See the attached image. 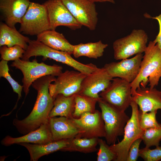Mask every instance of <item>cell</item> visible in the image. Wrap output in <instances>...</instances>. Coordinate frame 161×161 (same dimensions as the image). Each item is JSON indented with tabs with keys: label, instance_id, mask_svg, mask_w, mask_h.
<instances>
[{
	"label": "cell",
	"instance_id": "obj_4",
	"mask_svg": "<svg viewBox=\"0 0 161 161\" xmlns=\"http://www.w3.org/2000/svg\"><path fill=\"white\" fill-rule=\"evenodd\" d=\"M10 66L19 69L22 73V81L25 97L29 92L30 87L35 80L48 75L57 76L62 72L63 69L61 66L55 64L50 65L43 62L39 63L35 59L30 61L19 58L14 61Z\"/></svg>",
	"mask_w": 161,
	"mask_h": 161
},
{
	"label": "cell",
	"instance_id": "obj_2",
	"mask_svg": "<svg viewBox=\"0 0 161 161\" xmlns=\"http://www.w3.org/2000/svg\"><path fill=\"white\" fill-rule=\"evenodd\" d=\"M144 52L139 73L131 83L132 96L138 87H146L148 83L150 88H154L161 77V50L157 43L150 41Z\"/></svg>",
	"mask_w": 161,
	"mask_h": 161
},
{
	"label": "cell",
	"instance_id": "obj_9",
	"mask_svg": "<svg viewBox=\"0 0 161 161\" xmlns=\"http://www.w3.org/2000/svg\"><path fill=\"white\" fill-rule=\"evenodd\" d=\"M99 95L108 103L123 111L130 106L132 100L131 83L118 78H113L108 86Z\"/></svg>",
	"mask_w": 161,
	"mask_h": 161
},
{
	"label": "cell",
	"instance_id": "obj_26",
	"mask_svg": "<svg viewBox=\"0 0 161 161\" xmlns=\"http://www.w3.org/2000/svg\"><path fill=\"white\" fill-rule=\"evenodd\" d=\"M99 98H95L80 94L76 95L73 117L78 118L84 113L94 112L96 110V104Z\"/></svg>",
	"mask_w": 161,
	"mask_h": 161
},
{
	"label": "cell",
	"instance_id": "obj_20",
	"mask_svg": "<svg viewBox=\"0 0 161 161\" xmlns=\"http://www.w3.org/2000/svg\"><path fill=\"white\" fill-rule=\"evenodd\" d=\"M70 139L53 141L42 144L22 143L19 145L24 147L28 151L30 161H37L43 156L58 151H61L67 145Z\"/></svg>",
	"mask_w": 161,
	"mask_h": 161
},
{
	"label": "cell",
	"instance_id": "obj_6",
	"mask_svg": "<svg viewBox=\"0 0 161 161\" xmlns=\"http://www.w3.org/2000/svg\"><path fill=\"white\" fill-rule=\"evenodd\" d=\"M131 114L124 128L123 138L121 141L109 146L116 156L115 161H127L130 147L137 139L141 138L144 131L139 123L138 106L133 100L130 104Z\"/></svg>",
	"mask_w": 161,
	"mask_h": 161
},
{
	"label": "cell",
	"instance_id": "obj_28",
	"mask_svg": "<svg viewBox=\"0 0 161 161\" xmlns=\"http://www.w3.org/2000/svg\"><path fill=\"white\" fill-rule=\"evenodd\" d=\"M8 61L3 59H1L0 61V77L5 78L11 85L13 92L18 94V102L21 97V92L23 89V86L19 84L10 75L7 64Z\"/></svg>",
	"mask_w": 161,
	"mask_h": 161
},
{
	"label": "cell",
	"instance_id": "obj_23",
	"mask_svg": "<svg viewBox=\"0 0 161 161\" xmlns=\"http://www.w3.org/2000/svg\"><path fill=\"white\" fill-rule=\"evenodd\" d=\"M76 95L65 96L61 94L58 95L55 98L53 106L49 113V118L57 116L68 118L72 117Z\"/></svg>",
	"mask_w": 161,
	"mask_h": 161
},
{
	"label": "cell",
	"instance_id": "obj_7",
	"mask_svg": "<svg viewBox=\"0 0 161 161\" xmlns=\"http://www.w3.org/2000/svg\"><path fill=\"white\" fill-rule=\"evenodd\" d=\"M19 32L30 35H38L50 29L47 9L43 4L31 2L20 24Z\"/></svg>",
	"mask_w": 161,
	"mask_h": 161
},
{
	"label": "cell",
	"instance_id": "obj_31",
	"mask_svg": "<svg viewBox=\"0 0 161 161\" xmlns=\"http://www.w3.org/2000/svg\"><path fill=\"white\" fill-rule=\"evenodd\" d=\"M98 144L99 148L97 153V161H115L116 155L106 141L99 138Z\"/></svg>",
	"mask_w": 161,
	"mask_h": 161
},
{
	"label": "cell",
	"instance_id": "obj_17",
	"mask_svg": "<svg viewBox=\"0 0 161 161\" xmlns=\"http://www.w3.org/2000/svg\"><path fill=\"white\" fill-rule=\"evenodd\" d=\"M53 141L49 122L38 129L24 135L17 137L7 135L1 141L2 145L8 146L14 144L27 143L42 144Z\"/></svg>",
	"mask_w": 161,
	"mask_h": 161
},
{
	"label": "cell",
	"instance_id": "obj_19",
	"mask_svg": "<svg viewBox=\"0 0 161 161\" xmlns=\"http://www.w3.org/2000/svg\"><path fill=\"white\" fill-rule=\"evenodd\" d=\"M49 123L53 141L72 139L79 133V129L70 118L55 117L49 118Z\"/></svg>",
	"mask_w": 161,
	"mask_h": 161
},
{
	"label": "cell",
	"instance_id": "obj_16",
	"mask_svg": "<svg viewBox=\"0 0 161 161\" xmlns=\"http://www.w3.org/2000/svg\"><path fill=\"white\" fill-rule=\"evenodd\" d=\"M29 0H0V11L5 23L12 27L20 24L30 3Z\"/></svg>",
	"mask_w": 161,
	"mask_h": 161
},
{
	"label": "cell",
	"instance_id": "obj_21",
	"mask_svg": "<svg viewBox=\"0 0 161 161\" xmlns=\"http://www.w3.org/2000/svg\"><path fill=\"white\" fill-rule=\"evenodd\" d=\"M36 40L52 49L72 54L73 46L64 35L55 30L46 31L37 36Z\"/></svg>",
	"mask_w": 161,
	"mask_h": 161
},
{
	"label": "cell",
	"instance_id": "obj_12",
	"mask_svg": "<svg viewBox=\"0 0 161 161\" xmlns=\"http://www.w3.org/2000/svg\"><path fill=\"white\" fill-rule=\"evenodd\" d=\"M79 131L76 137L85 138L105 137L104 123L101 113L96 110L93 113L87 112L78 118H70Z\"/></svg>",
	"mask_w": 161,
	"mask_h": 161
},
{
	"label": "cell",
	"instance_id": "obj_13",
	"mask_svg": "<svg viewBox=\"0 0 161 161\" xmlns=\"http://www.w3.org/2000/svg\"><path fill=\"white\" fill-rule=\"evenodd\" d=\"M47 9L51 30L64 26L72 30L80 28L82 25L74 18L61 0H47L43 4Z\"/></svg>",
	"mask_w": 161,
	"mask_h": 161
},
{
	"label": "cell",
	"instance_id": "obj_14",
	"mask_svg": "<svg viewBox=\"0 0 161 161\" xmlns=\"http://www.w3.org/2000/svg\"><path fill=\"white\" fill-rule=\"evenodd\" d=\"M143 56L142 53L138 54L130 59L106 64L103 67L113 78H120L131 83L139 73Z\"/></svg>",
	"mask_w": 161,
	"mask_h": 161
},
{
	"label": "cell",
	"instance_id": "obj_18",
	"mask_svg": "<svg viewBox=\"0 0 161 161\" xmlns=\"http://www.w3.org/2000/svg\"><path fill=\"white\" fill-rule=\"evenodd\" d=\"M142 113L161 110V91L153 88L138 87L132 96Z\"/></svg>",
	"mask_w": 161,
	"mask_h": 161
},
{
	"label": "cell",
	"instance_id": "obj_35",
	"mask_svg": "<svg viewBox=\"0 0 161 161\" xmlns=\"http://www.w3.org/2000/svg\"><path fill=\"white\" fill-rule=\"evenodd\" d=\"M95 3V2H109L112 3H114V0H89Z\"/></svg>",
	"mask_w": 161,
	"mask_h": 161
},
{
	"label": "cell",
	"instance_id": "obj_29",
	"mask_svg": "<svg viewBox=\"0 0 161 161\" xmlns=\"http://www.w3.org/2000/svg\"><path fill=\"white\" fill-rule=\"evenodd\" d=\"M25 51L21 47L18 45L11 47L3 46L0 48L1 58L7 61H14L19 58H22Z\"/></svg>",
	"mask_w": 161,
	"mask_h": 161
},
{
	"label": "cell",
	"instance_id": "obj_24",
	"mask_svg": "<svg viewBox=\"0 0 161 161\" xmlns=\"http://www.w3.org/2000/svg\"><path fill=\"white\" fill-rule=\"evenodd\" d=\"M108 44L101 41L95 42L80 43L74 45L72 54L75 58L85 56L89 58L97 59L102 56Z\"/></svg>",
	"mask_w": 161,
	"mask_h": 161
},
{
	"label": "cell",
	"instance_id": "obj_15",
	"mask_svg": "<svg viewBox=\"0 0 161 161\" xmlns=\"http://www.w3.org/2000/svg\"><path fill=\"white\" fill-rule=\"evenodd\" d=\"M113 78L103 67L98 68L86 75L81 83L78 94L99 98V93L108 86Z\"/></svg>",
	"mask_w": 161,
	"mask_h": 161
},
{
	"label": "cell",
	"instance_id": "obj_30",
	"mask_svg": "<svg viewBox=\"0 0 161 161\" xmlns=\"http://www.w3.org/2000/svg\"><path fill=\"white\" fill-rule=\"evenodd\" d=\"M157 110L149 113H142L139 110V120L140 127L143 130L158 128L161 126L156 119Z\"/></svg>",
	"mask_w": 161,
	"mask_h": 161
},
{
	"label": "cell",
	"instance_id": "obj_22",
	"mask_svg": "<svg viewBox=\"0 0 161 161\" xmlns=\"http://www.w3.org/2000/svg\"><path fill=\"white\" fill-rule=\"evenodd\" d=\"M30 39L18 31L16 27H9L5 23L0 24V47H11L19 45L26 50Z\"/></svg>",
	"mask_w": 161,
	"mask_h": 161
},
{
	"label": "cell",
	"instance_id": "obj_3",
	"mask_svg": "<svg viewBox=\"0 0 161 161\" xmlns=\"http://www.w3.org/2000/svg\"><path fill=\"white\" fill-rule=\"evenodd\" d=\"M71 55L68 52L50 48L37 40H30L21 59L29 60L32 57L42 56L43 61L48 58L52 59L66 64L86 75L91 72L92 69L91 64H85L80 63L74 59Z\"/></svg>",
	"mask_w": 161,
	"mask_h": 161
},
{
	"label": "cell",
	"instance_id": "obj_10",
	"mask_svg": "<svg viewBox=\"0 0 161 161\" xmlns=\"http://www.w3.org/2000/svg\"><path fill=\"white\" fill-rule=\"evenodd\" d=\"M86 75L78 71L66 70L56 78L49 86V92L55 98L58 94L69 96L78 94L81 83Z\"/></svg>",
	"mask_w": 161,
	"mask_h": 161
},
{
	"label": "cell",
	"instance_id": "obj_34",
	"mask_svg": "<svg viewBox=\"0 0 161 161\" xmlns=\"http://www.w3.org/2000/svg\"><path fill=\"white\" fill-rule=\"evenodd\" d=\"M153 18L155 19L157 21L159 27V33L154 41L157 43L161 50V13L159 16Z\"/></svg>",
	"mask_w": 161,
	"mask_h": 161
},
{
	"label": "cell",
	"instance_id": "obj_32",
	"mask_svg": "<svg viewBox=\"0 0 161 161\" xmlns=\"http://www.w3.org/2000/svg\"><path fill=\"white\" fill-rule=\"evenodd\" d=\"M151 149L145 147L140 150L139 157L145 161H158L161 160V146Z\"/></svg>",
	"mask_w": 161,
	"mask_h": 161
},
{
	"label": "cell",
	"instance_id": "obj_27",
	"mask_svg": "<svg viewBox=\"0 0 161 161\" xmlns=\"http://www.w3.org/2000/svg\"><path fill=\"white\" fill-rule=\"evenodd\" d=\"M141 138L146 148L159 146L161 140V126L158 128L144 130Z\"/></svg>",
	"mask_w": 161,
	"mask_h": 161
},
{
	"label": "cell",
	"instance_id": "obj_5",
	"mask_svg": "<svg viewBox=\"0 0 161 161\" xmlns=\"http://www.w3.org/2000/svg\"><path fill=\"white\" fill-rule=\"evenodd\" d=\"M97 103L104 123L106 141L109 145L113 144L119 136H123L125 127L130 118L125 111L115 108L100 97Z\"/></svg>",
	"mask_w": 161,
	"mask_h": 161
},
{
	"label": "cell",
	"instance_id": "obj_25",
	"mask_svg": "<svg viewBox=\"0 0 161 161\" xmlns=\"http://www.w3.org/2000/svg\"><path fill=\"white\" fill-rule=\"evenodd\" d=\"M99 138H91L75 137L70 139L66 147L62 150L63 151L79 152L88 153L96 151Z\"/></svg>",
	"mask_w": 161,
	"mask_h": 161
},
{
	"label": "cell",
	"instance_id": "obj_8",
	"mask_svg": "<svg viewBox=\"0 0 161 161\" xmlns=\"http://www.w3.org/2000/svg\"><path fill=\"white\" fill-rule=\"evenodd\" d=\"M148 40V35L144 30H133L129 35L114 42V58L121 60L142 53L146 49Z\"/></svg>",
	"mask_w": 161,
	"mask_h": 161
},
{
	"label": "cell",
	"instance_id": "obj_33",
	"mask_svg": "<svg viewBox=\"0 0 161 161\" xmlns=\"http://www.w3.org/2000/svg\"><path fill=\"white\" fill-rule=\"evenodd\" d=\"M142 140L140 138L137 139L129 147L127 161H136L139 157V146Z\"/></svg>",
	"mask_w": 161,
	"mask_h": 161
},
{
	"label": "cell",
	"instance_id": "obj_11",
	"mask_svg": "<svg viewBox=\"0 0 161 161\" xmlns=\"http://www.w3.org/2000/svg\"><path fill=\"white\" fill-rule=\"evenodd\" d=\"M82 26L95 30L98 21L95 3L89 0H61Z\"/></svg>",
	"mask_w": 161,
	"mask_h": 161
},
{
	"label": "cell",
	"instance_id": "obj_1",
	"mask_svg": "<svg viewBox=\"0 0 161 161\" xmlns=\"http://www.w3.org/2000/svg\"><path fill=\"white\" fill-rule=\"evenodd\" d=\"M56 78L54 76L46 75L38 79L32 84L37 92L32 111L23 119L15 118L13 121V125L20 134H25L49 122V113L53 106L55 100L50 94L49 86Z\"/></svg>",
	"mask_w": 161,
	"mask_h": 161
}]
</instances>
